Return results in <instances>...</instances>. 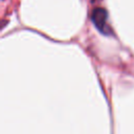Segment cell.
Masks as SVG:
<instances>
[{
	"mask_svg": "<svg viewBox=\"0 0 134 134\" xmlns=\"http://www.w3.org/2000/svg\"><path fill=\"white\" fill-rule=\"evenodd\" d=\"M92 22L96 28L104 35L109 34V26L107 24V13L103 8H95L92 13Z\"/></svg>",
	"mask_w": 134,
	"mask_h": 134,
	"instance_id": "1",
	"label": "cell"
}]
</instances>
